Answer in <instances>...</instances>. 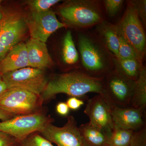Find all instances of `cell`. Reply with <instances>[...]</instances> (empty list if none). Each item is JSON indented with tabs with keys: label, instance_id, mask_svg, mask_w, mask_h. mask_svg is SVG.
Wrapping results in <instances>:
<instances>
[{
	"label": "cell",
	"instance_id": "obj_18",
	"mask_svg": "<svg viewBox=\"0 0 146 146\" xmlns=\"http://www.w3.org/2000/svg\"><path fill=\"white\" fill-rule=\"evenodd\" d=\"M143 62L137 58H114V70L124 76L136 81L144 67Z\"/></svg>",
	"mask_w": 146,
	"mask_h": 146
},
{
	"label": "cell",
	"instance_id": "obj_30",
	"mask_svg": "<svg viewBox=\"0 0 146 146\" xmlns=\"http://www.w3.org/2000/svg\"><path fill=\"white\" fill-rule=\"evenodd\" d=\"M58 114L62 116H67L70 112V108L65 102H60L56 105V107Z\"/></svg>",
	"mask_w": 146,
	"mask_h": 146
},
{
	"label": "cell",
	"instance_id": "obj_2",
	"mask_svg": "<svg viewBox=\"0 0 146 146\" xmlns=\"http://www.w3.org/2000/svg\"><path fill=\"white\" fill-rule=\"evenodd\" d=\"M78 47L82 72L95 77L104 76L114 70V56L98 36L80 33Z\"/></svg>",
	"mask_w": 146,
	"mask_h": 146
},
{
	"label": "cell",
	"instance_id": "obj_19",
	"mask_svg": "<svg viewBox=\"0 0 146 146\" xmlns=\"http://www.w3.org/2000/svg\"><path fill=\"white\" fill-rule=\"evenodd\" d=\"M129 106L141 108L146 111V69L145 66L142 68L138 78L135 81Z\"/></svg>",
	"mask_w": 146,
	"mask_h": 146
},
{
	"label": "cell",
	"instance_id": "obj_35",
	"mask_svg": "<svg viewBox=\"0 0 146 146\" xmlns=\"http://www.w3.org/2000/svg\"><path fill=\"white\" fill-rule=\"evenodd\" d=\"M1 2H2V1H1V0H0V7H1Z\"/></svg>",
	"mask_w": 146,
	"mask_h": 146
},
{
	"label": "cell",
	"instance_id": "obj_23",
	"mask_svg": "<svg viewBox=\"0 0 146 146\" xmlns=\"http://www.w3.org/2000/svg\"><path fill=\"white\" fill-rule=\"evenodd\" d=\"M20 146H54L38 132L29 135L19 143Z\"/></svg>",
	"mask_w": 146,
	"mask_h": 146
},
{
	"label": "cell",
	"instance_id": "obj_1",
	"mask_svg": "<svg viewBox=\"0 0 146 146\" xmlns=\"http://www.w3.org/2000/svg\"><path fill=\"white\" fill-rule=\"evenodd\" d=\"M90 93L100 95L105 100L103 76H91L78 70L55 75L48 81L41 96L44 102L59 94L78 98Z\"/></svg>",
	"mask_w": 146,
	"mask_h": 146
},
{
	"label": "cell",
	"instance_id": "obj_20",
	"mask_svg": "<svg viewBox=\"0 0 146 146\" xmlns=\"http://www.w3.org/2000/svg\"><path fill=\"white\" fill-rule=\"evenodd\" d=\"M62 58L64 63L69 65H76L79 59L78 53L73 40L72 32H66L63 42Z\"/></svg>",
	"mask_w": 146,
	"mask_h": 146
},
{
	"label": "cell",
	"instance_id": "obj_27",
	"mask_svg": "<svg viewBox=\"0 0 146 146\" xmlns=\"http://www.w3.org/2000/svg\"><path fill=\"white\" fill-rule=\"evenodd\" d=\"M138 13V17L141 20L144 28L146 25V1H130Z\"/></svg>",
	"mask_w": 146,
	"mask_h": 146
},
{
	"label": "cell",
	"instance_id": "obj_22",
	"mask_svg": "<svg viewBox=\"0 0 146 146\" xmlns=\"http://www.w3.org/2000/svg\"><path fill=\"white\" fill-rule=\"evenodd\" d=\"M119 35V45L117 59L137 58L140 60L134 48L122 36ZM142 62H143V61Z\"/></svg>",
	"mask_w": 146,
	"mask_h": 146
},
{
	"label": "cell",
	"instance_id": "obj_21",
	"mask_svg": "<svg viewBox=\"0 0 146 146\" xmlns=\"http://www.w3.org/2000/svg\"><path fill=\"white\" fill-rule=\"evenodd\" d=\"M134 131L114 125L109 140V146H129Z\"/></svg>",
	"mask_w": 146,
	"mask_h": 146
},
{
	"label": "cell",
	"instance_id": "obj_16",
	"mask_svg": "<svg viewBox=\"0 0 146 146\" xmlns=\"http://www.w3.org/2000/svg\"><path fill=\"white\" fill-rule=\"evenodd\" d=\"M97 35L115 58L118 57L119 35L116 25L104 21L97 26Z\"/></svg>",
	"mask_w": 146,
	"mask_h": 146
},
{
	"label": "cell",
	"instance_id": "obj_5",
	"mask_svg": "<svg viewBox=\"0 0 146 146\" xmlns=\"http://www.w3.org/2000/svg\"><path fill=\"white\" fill-rule=\"evenodd\" d=\"M119 34L134 48L138 57L143 60L146 53V38L144 27L130 1L122 19L116 25Z\"/></svg>",
	"mask_w": 146,
	"mask_h": 146
},
{
	"label": "cell",
	"instance_id": "obj_17",
	"mask_svg": "<svg viewBox=\"0 0 146 146\" xmlns=\"http://www.w3.org/2000/svg\"><path fill=\"white\" fill-rule=\"evenodd\" d=\"M79 129L84 146H109L110 136L89 122L81 125Z\"/></svg>",
	"mask_w": 146,
	"mask_h": 146
},
{
	"label": "cell",
	"instance_id": "obj_31",
	"mask_svg": "<svg viewBox=\"0 0 146 146\" xmlns=\"http://www.w3.org/2000/svg\"><path fill=\"white\" fill-rule=\"evenodd\" d=\"M15 116L16 115L0 109V120H1L2 121L9 119Z\"/></svg>",
	"mask_w": 146,
	"mask_h": 146
},
{
	"label": "cell",
	"instance_id": "obj_9",
	"mask_svg": "<svg viewBox=\"0 0 146 146\" xmlns=\"http://www.w3.org/2000/svg\"><path fill=\"white\" fill-rule=\"evenodd\" d=\"M39 133L57 146H84L76 121L72 116H68L67 122L62 127L49 123Z\"/></svg>",
	"mask_w": 146,
	"mask_h": 146
},
{
	"label": "cell",
	"instance_id": "obj_34",
	"mask_svg": "<svg viewBox=\"0 0 146 146\" xmlns=\"http://www.w3.org/2000/svg\"><path fill=\"white\" fill-rule=\"evenodd\" d=\"M3 17V13L0 12V21L2 20Z\"/></svg>",
	"mask_w": 146,
	"mask_h": 146
},
{
	"label": "cell",
	"instance_id": "obj_24",
	"mask_svg": "<svg viewBox=\"0 0 146 146\" xmlns=\"http://www.w3.org/2000/svg\"><path fill=\"white\" fill-rule=\"evenodd\" d=\"M60 1V0H33L27 3L32 12H41L49 10L51 7Z\"/></svg>",
	"mask_w": 146,
	"mask_h": 146
},
{
	"label": "cell",
	"instance_id": "obj_11",
	"mask_svg": "<svg viewBox=\"0 0 146 146\" xmlns=\"http://www.w3.org/2000/svg\"><path fill=\"white\" fill-rule=\"evenodd\" d=\"M111 109L106 100L98 94L87 101L84 113L89 118V123L110 136L114 127Z\"/></svg>",
	"mask_w": 146,
	"mask_h": 146
},
{
	"label": "cell",
	"instance_id": "obj_8",
	"mask_svg": "<svg viewBox=\"0 0 146 146\" xmlns=\"http://www.w3.org/2000/svg\"><path fill=\"white\" fill-rule=\"evenodd\" d=\"M7 88L17 87L41 95L48 82L43 70L27 67L1 74Z\"/></svg>",
	"mask_w": 146,
	"mask_h": 146
},
{
	"label": "cell",
	"instance_id": "obj_29",
	"mask_svg": "<svg viewBox=\"0 0 146 146\" xmlns=\"http://www.w3.org/2000/svg\"><path fill=\"white\" fill-rule=\"evenodd\" d=\"M66 103L69 108L73 110H78L84 104V102L83 100L74 97H70L67 100Z\"/></svg>",
	"mask_w": 146,
	"mask_h": 146
},
{
	"label": "cell",
	"instance_id": "obj_12",
	"mask_svg": "<svg viewBox=\"0 0 146 146\" xmlns=\"http://www.w3.org/2000/svg\"><path fill=\"white\" fill-rule=\"evenodd\" d=\"M27 28L25 20L19 15L13 14L3 16L0 21V42L10 50L19 44Z\"/></svg>",
	"mask_w": 146,
	"mask_h": 146
},
{
	"label": "cell",
	"instance_id": "obj_15",
	"mask_svg": "<svg viewBox=\"0 0 146 146\" xmlns=\"http://www.w3.org/2000/svg\"><path fill=\"white\" fill-rule=\"evenodd\" d=\"M29 67L26 44L19 43L13 47L0 62V74Z\"/></svg>",
	"mask_w": 146,
	"mask_h": 146
},
{
	"label": "cell",
	"instance_id": "obj_26",
	"mask_svg": "<svg viewBox=\"0 0 146 146\" xmlns=\"http://www.w3.org/2000/svg\"><path fill=\"white\" fill-rule=\"evenodd\" d=\"M129 146H146V125L133 132Z\"/></svg>",
	"mask_w": 146,
	"mask_h": 146
},
{
	"label": "cell",
	"instance_id": "obj_3",
	"mask_svg": "<svg viewBox=\"0 0 146 146\" xmlns=\"http://www.w3.org/2000/svg\"><path fill=\"white\" fill-rule=\"evenodd\" d=\"M58 13L67 26L68 24L82 29L98 25L105 21L102 9L97 1H70L60 6Z\"/></svg>",
	"mask_w": 146,
	"mask_h": 146
},
{
	"label": "cell",
	"instance_id": "obj_7",
	"mask_svg": "<svg viewBox=\"0 0 146 146\" xmlns=\"http://www.w3.org/2000/svg\"><path fill=\"white\" fill-rule=\"evenodd\" d=\"M105 100L111 107L130 106L135 81L113 70L103 76Z\"/></svg>",
	"mask_w": 146,
	"mask_h": 146
},
{
	"label": "cell",
	"instance_id": "obj_36",
	"mask_svg": "<svg viewBox=\"0 0 146 146\" xmlns=\"http://www.w3.org/2000/svg\"><path fill=\"white\" fill-rule=\"evenodd\" d=\"M18 146H20V145H18Z\"/></svg>",
	"mask_w": 146,
	"mask_h": 146
},
{
	"label": "cell",
	"instance_id": "obj_33",
	"mask_svg": "<svg viewBox=\"0 0 146 146\" xmlns=\"http://www.w3.org/2000/svg\"><path fill=\"white\" fill-rule=\"evenodd\" d=\"M7 89V87L6 85L5 82L3 80L1 74H0V94L4 91H5Z\"/></svg>",
	"mask_w": 146,
	"mask_h": 146
},
{
	"label": "cell",
	"instance_id": "obj_32",
	"mask_svg": "<svg viewBox=\"0 0 146 146\" xmlns=\"http://www.w3.org/2000/svg\"><path fill=\"white\" fill-rule=\"evenodd\" d=\"M9 50L0 42V62L3 59Z\"/></svg>",
	"mask_w": 146,
	"mask_h": 146
},
{
	"label": "cell",
	"instance_id": "obj_6",
	"mask_svg": "<svg viewBox=\"0 0 146 146\" xmlns=\"http://www.w3.org/2000/svg\"><path fill=\"white\" fill-rule=\"evenodd\" d=\"M53 121L43 110L33 114L16 115L0 122V131L13 136L20 142L32 133L40 132L45 125Z\"/></svg>",
	"mask_w": 146,
	"mask_h": 146
},
{
	"label": "cell",
	"instance_id": "obj_25",
	"mask_svg": "<svg viewBox=\"0 0 146 146\" xmlns=\"http://www.w3.org/2000/svg\"><path fill=\"white\" fill-rule=\"evenodd\" d=\"M123 0H105L104 1L106 11L108 16L112 17L118 13L122 6Z\"/></svg>",
	"mask_w": 146,
	"mask_h": 146
},
{
	"label": "cell",
	"instance_id": "obj_28",
	"mask_svg": "<svg viewBox=\"0 0 146 146\" xmlns=\"http://www.w3.org/2000/svg\"><path fill=\"white\" fill-rule=\"evenodd\" d=\"M19 143L13 136L0 131V146H18Z\"/></svg>",
	"mask_w": 146,
	"mask_h": 146
},
{
	"label": "cell",
	"instance_id": "obj_10",
	"mask_svg": "<svg viewBox=\"0 0 146 146\" xmlns=\"http://www.w3.org/2000/svg\"><path fill=\"white\" fill-rule=\"evenodd\" d=\"M32 39L46 43L55 32L67 27L64 23L58 21L55 13L51 10L41 12H33L25 20Z\"/></svg>",
	"mask_w": 146,
	"mask_h": 146
},
{
	"label": "cell",
	"instance_id": "obj_14",
	"mask_svg": "<svg viewBox=\"0 0 146 146\" xmlns=\"http://www.w3.org/2000/svg\"><path fill=\"white\" fill-rule=\"evenodd\" d=\"M29 67L44 70L53 65L46 43L31 38L26 44Z\"/></svg>",
	"mask_w": 146,
	"mask_h": 146
},
{
	"label": "cell",
	"instance_id": "obj_4",
	"mask_svg": "<svg viewBox=\"0 0 146 146\" xmlns=\"http://www.w3.org/2000/svg\"><path fill=\"white\" fill-rule=\"evenodd\" d=\"M44 102L41 95L22 88H7L0 94V109L16 116L42 111Z\"/></svg>",
	"mask_w": 146,
	"mask_h": 146
},
{
	"label": "cell",
	"instance_id": "obj_13",
	"mask_svg": "<svg viewBox=\"0 0 146 146\" xmlns=\"http://www.w3.org/2000/svg\"><path fill=\"white\" fill-rule=\"evenodd\" d=\"M145 114L146 111L141 108L130 106L114 107L111 109L114 125L133 131L139 130L146 125Z\"/></svg>",
	"mask_w": 146,
	"mask_h": 146
}]
</instances>
